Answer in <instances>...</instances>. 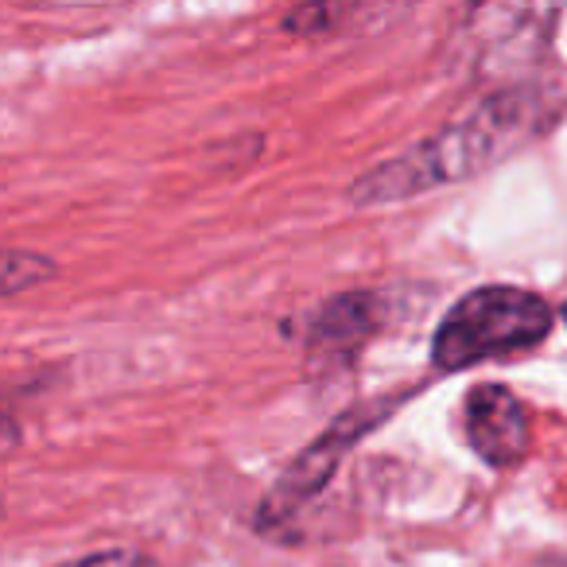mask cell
I'll use <instances>...</instances> for the list:
<instances>
[{"label":"cell","mask_w":567,"mask_h":567,"mask_svg":"<svg viewBox=\"0 0 567 567\" xmlns=\"http://www.w3.org/2000/svg\"><path fill=\"white\" fill-rule=\"evenodd\" d=\"M551 331V308L540 296L509 284H489L474 288L471 296L447 311L432 342L435 370L455 373L466 365L489 362V358L528 350L544 342Z\"/></svg>","instance_id":"cell-1"},{"label":"cell","mask_w":567,"mask_h":567,"mask_svg":"<svg viewBox=\"0 0 567 567\" xmlns=\"http://www.w3.org/2000/svg\"><path fill=\"white\" fill-rule=\"evenodd\" d=\"M385 412H370V409H350L347 416H339L308 451L296 455V463L284 471V478L268 489L265 505H260V525L272 528L280 520H288L292 513H300L327 482L334 478L339 463L350 455V447L358 443V435H365V427H373Z\"/></svg>","instance_id":"cell-2"},{"label":"cell","mask_w":567,"mask_h":567,"mask_svg":"<svg viewBox=\"0 0 567 567\" xmlns=\"http://www.w3.org/2000/svg\"><path fill=\"white\" fill-rule=\"evenodd\" d=\"M463 427L471 451L486 466H517L528 451V412L505 385H474L466 393Z\"/></svg>","instance_id":"cell-3"},{"label":"cell","mask_w":567,"mask_h":567,"mask_svg":"<svg viewBox=\"0 0 567 567\" xmlns=\"http://www.w3.org/2000/svg\"><path fill=\"white\" fill-rule=\"evenodd\" d=\"M381 323V300L370 292H350L331 300L323 311L316 316L311 327V347L327 350V354L350 358Z\"/></svg>","instance_id":"cell-4"},{"label":"cell","mask_w":567,"mask_h":567,"mask_svg":"<svg viewBox=\"0 0 567 567\" xmlns=\"http://www.w3.org/2000/svg\"><path fill=\"white\" fill-rule=\"evenodd\" d=\"M55 276V260L32 249H0V296H17L24 288L51 280Z\"/></svg>","instance_id":"cell-5"},{"label":"cell","mask_w":567,"mask_h":567,"mask_svg":"<svg viewBox=\"0 0 567 567\" xmlns=\"http://www.w3.org/2000/svg\"><path fill=\"white\" fill-rule=\"evenodd\" d=\"M347 17V9L339 4H303V9L288 12L284 28L292 35H323V32H334V24Z\"/></svg>","instance_id":"cell-6"},{"label":"cell","mask_w":567,"mask_h":567,"mask_svg":"<svg viewBox=\"0 0 567 567\" xmlns=\"http://www.w3.org/2000/svg\"><path fill=\"white\" fill-rule=\"evenodd\" d=\"M63 567H148V564L141 556H133V551H94V556H82Z\"/></svg>","instance_id":"cell-7"},{"label":"cell","mask_w":567,"mask_h":567,"mask_svg":"<svg viewBox=\"0 0 567 567\" xmlns=\"http://www.w3.org/2000/svg\"><path fill=\"white\" fill-rule=\"evenodd\" d=\"M564 319H567V308H564Z\"/></svg>","instance_id":"cell-8"}]
</instances>
